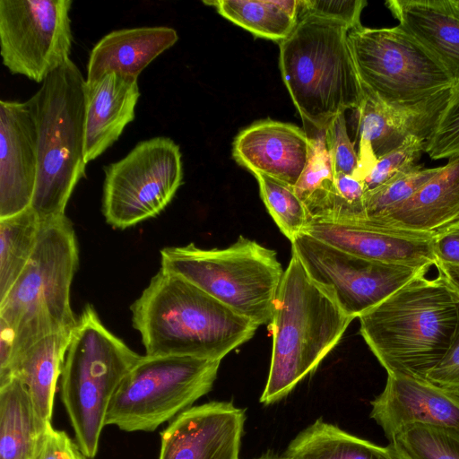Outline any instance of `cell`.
Returning a JSON list of instances; mask_svg holds the SVG:
<instances>
[{"label":"cell","mask_w":459,"mask_h":459,"mask_svg":"<svg viewBox=\"0 0 459 459\" xmlns=\"http://www.w3.org/2000/svg\"><path fill=\"white\" fill-rule=\"evenodd\" d=\"M146 355L221 360L258 325L185 279L160 269L132 304Z\"/></svg>","instance_id":"obj_1"},{"label":"cell","mask_w":459,"mask_h":459,"mask_svg":"<svg viewBox=\"0 0 459 459\" xmlns=\"http://www.w3.org/2000/svg\"><path fill=\"white\" fill-rule=\"evenodd\" d=\"M358 318L387 375L426 379L459 334V301L438 277L423 275Z\"/></svg>","instance_id":"obj_2"},{"label":"cell","mask_w":459,"mask_h":459,"mask_svg":"<svg viewBox=\"0 0 459 459\" xmlns=\"http://www.w3.org/2000/svg\"><path fill=\"white\" fill-rule=\"evenodd\" d=\"M78 262L76 237L67 217L41 221L28 264L0 300V377L31 344L74 328L70 291Z\"/></svg>","instance_id":"obj_3"},{"label":"cell","mask_w":459,"mask_h":459,"mask_svg":"<svg viewBox=\"0 0 459 459\" xmlns=\"http://www.w3.org/2000/svg\"><path fill=\"white\" fill-rule=\"evenodd\" d=\"M343 22L298 13L290 35L279 44L282 80L307 135L325 131L348 109L357 110L365 98Z\"/></svg>","instance_id":"obj_4"},{"label":"cell","mask_w":459,"mask_h":459,"mask_svg":"<svg viewBox=\"0 0 459 459\" xmlns=\"http://www.w3.org/2000/svg\"><path fill=\"white\" fill-rule=\"evenodd\" d=\"M352 320L292 254L269 323L272 359L260 402L269 405L287 396L317 368Z\"/></svg>","instance_id":"obj_5"},{"label":"cell","mask_w":459,"mask_h":459,"mask_svg":"<svg viewBox=\"0 0 459 459\" xmlns=\"http://www.w3.org/2000/svg\"><path fill=\"white\" fill-rule=\"evenodd\" d=\"M37 131L38 178L30 204L40 221L65 215L85 177V79L69 59L27 100Z\"/></svg>","instance_id":"obj_6"},{"label":"cell","mask_w":459,"mask_h":459,"mask_svg":"<svg viewBox=\"0 0 459 459\" xmlns=\"http://www.w3.org/2000/svg\"><path fill=\"white\" fill-rule=\"evenodd\" d=\"M140 358L102 324L92 306L83 308L72 331L60 384L75 442L88 459L98 453L114 394Z\"/></svg>","instance_id":"obj_7"},{"label":"cell","mask_w":459,"mask_h":459,"mask_svg":"<svg viewBox=\"0 0 459 459\" xmlns=\"http://www.w3.org/2000/svg\"><path fill=\"white\" fill-rule=\"evenodd\" d=\"M348 40L365 93L391 109L439 118L455 84L398 25H360Z\"/></svg>","instance_id":"obj_8"},{"label":"cell","mask_w":459,"mask_h":459,"mask_svg":"<svg viewBox=\"0 0 459 459\" xmlns=\"http://www.w3.org/2000/svg\"><path fill=\"white\" fill-rule=\"evenodd\" d=\"M160 268L198 287L258 326L269 325L284 271L274 250L239 236L224 248L190 243L160 250Z\"/></svg>","instance_id":"obj_9"},{"label":"cell","mask_w":459,"mask_h":459,"mask_svg":"<svg viewBox=\"0 0 459 459\" xmlns=\"http://www.w3.org/2000/svg\"><path fill=\"white\" fill-rule=\"evenodd\" d=\"M220 364L190 356H141L114 394L106 425L154 431L212 390Z\"/></svg>","instance_id":"obj_10"},{"label":"cell","mask_w":459,"mask_h":459,"mask_svg":"<svg viewBox=\"0 0 459 459\" xmlns=\"http://www.w3.org/2000/svg\"><path fill=\"white\" fill-rule=\"evenodd\" d=\"M102 212L115 229H126L160 214L183 181L179 146L159 136L138 143L121 160L104 167Z\"/></svg>","instance_id":"obj_11"},{"label":"cell","mask_w":459,"mask_h":459,"mask_svg":"<svg viewBox=\"0 0 459 459\" xmlns=\"http://www.w3.org/2000/svg\"><path fill=\"white\" fill-rule=\"evenodd\" d=\"M309 277L356 318L428 271L367 260L300 233L291 241Z\"/></svg>","instance_id":"obj_12"},{"label":"cell","mask_w":459,"mask_h":459,"mask_svg":"<svg viewBox=\"0 0 459 459\" xmlns=\"http://www.w3.org/2000/svg\"><path fill=\"white\" fill-rule=\"evenodd\" d=\"M71 0H0V51L13 74L42 82L70 59Z\"/></svg>","instance_id":"obj_13"},{"label":"cell","mask_w":459,"mask_h":459,"mask_svg":"<svg viewBox=\"0 0 459 459\" xmlns=\"http://www.w3.org/2000/svg\"><path fill=\"white\" fill-rule=\"evenodd\" d=\"M304 233L361 258L429 271L437 264L434 235L376 223L368 219L310 220Z\"/></svg>","instance_id":"obj_14"},{"label":"cell","mask_w":459,"mask_h":459,"mask_svg":"<svg viewBox=\"0 0 459 459\" xmlns=\"http://www.w3.org/2000/svg\"><path fill=\"white\" fill-rule=\"evenodd\" d=\"M246 415L231 403L191 407L160 433L158 459H239Z\"/></svg>","instance_id":"obj_15"},{"label":"cell","mask_w":459,"mask_h":459,"mask_svg":"<svg viewBox=\"0 0 459 459\" xmlns=\"http://www.w3.org/2000/svg\"><path fill=\"white\" fill-rule=\"evenodd\" d=\"M38 178V145L28 101L0 100V219L30 207Z\"/></svg>","instance_id":"obj_16"},{"label":"cell","mask_w":459,"mask_h":459,"mask_svg":"<svg viewBox=\"0 0 459 459\" xmlns=\"http://www.w3.org/2000/svg\"><path fill=\"white\" fill-rule=\"evenodd\" d=\"M370 418L389 441L412 425L459 432V394L427 379L387 375L384 390L371 402Z\"/></svg>","instance_id":"obj_17"},{"label":"cell","mask_w":459,"mask_h":459,"mask_svg":"<svg viewBox=\"0 0 459 459\" xmlns=\"http://www.w3.org/2000/svg\"><path fill=\"white\" fill-rule=\"evenodd\" d=\"M309 153L305 131L288 123L265 119L255 122L236 136L233 158L252 174L261 173L295 186Z\"/></svg>","instance_id":"obj_18"},{"label":"cell","mask_w":459,"mask_h":459,"mask_svg":"<svg viewBox=\"0 0 459 459\" xmlns=\"http://www.w3.org/2000/svg\"><path fill=\"white\" fill-rule=\"evenodd\" d=\"M137 79L110 72L93 81L85 80L86 163L117 142L125 127L134 119L140 97Z\"/></svg>","instance_id":"obj_19"},{"label":"cell","mask_w":459,"mask_h":459,"mask_svg":"<svg viewBox=\"0 0 459 459\" xmlns=\"http://www.w3.org/2000/svg\"><path fill=\"white\" fill-rule=\"evenodd\" d=\"M399 28L459 83V18L445 0H389Z\"/></svg>","instance_id":"obj_20"},{"label":"cell","mask_w":459,"mask_h":459,"mask_svg":"<svg viewBox=\"0 0 459 459\" xmlns=\"http://www.w3.org/2000/svg\"><path fill=\"white\" fill-rule=\"evenodd\" d=\"M368 220L430 235L458 222L459 156L448 160L411 197L382 216Z\"/></svg>","instance_id":"obj_21"},{"label":"cell","mask_w":459,"mask_h":459,"mask_svg":"<svg viewBox=\"0 0 459 459\" xmlns=\"http://www.w3.org/2000/svg\"><path fill=\"white\" fill-rule=\"evenodd\" d=\"M355 111L359 161L355 177L360 180L378 159L400 147L410 136L416 135L427 142L438 120L391 109L367 93Z\"/></svg>","instance_id":"obj_22"},{"label":"cell","mask_w":459,"mask_h":459,"mask_svg":"<svg viewBox=\"0 0 459 459\" xmlns=\"http://www.w3.org/2000/svg\"><path fill=\"white\" fill-rule=\"evenodd\" d=\"M178 39L170 27H137L113 30L92 48L86 81L110 72L138 78L142 71Z\"/></svg>","instance_id":"obj_23"},{"label":"cell","mask_w":459,"mask_h":459,"mask_svg":"<svg viewBox=\"0 0 459 459\" xmlns=\"http://www.w3.org/2000/svg\"><path fill=\"white\" fill-rule=\"evenodd\" d=\"M72 331L53 333L31 344L13 359L7 373L0 377V384L14 377L25 385L43 433L52 426L56 384Z\"/></svg>","instance_id":"obj_24"},{"label":"cell","mask_w":459,"mask_h":459,"mask_svg":"<svg viewBox=\"0 0 459 459\" xmlns=\"http://www.w3.org/2000/svg\"><path fill=\"white\" fill-rule=\"evenodd\" d=\"M42 434L25 385L14 377L0 384V459H34Z\"/></svg>","instance_id":"obj_25"},{"label":"cell","mask_w":459,"mask_h":459,"mask_svg":"<svg viewBox=\"0 0 459 459\" xmlns=\"http://www.w3.org/2000/svg\"><path fill=\"white\" fill-rule=\"evenodd\" d=\"M386 446L353 436L335 425L316 420L288 446V459H385Z\"/></svg>","instance_id":"obj_26"},{"label":"cell","mask_w":459,"mask_h":459,"mask_svg":"<svg viewBox=\"0 0 459 459\" xmlns=\"http://www.w3.org/2000/svg\"><path fill=\"white\" fill-rule=\"evenodd\" d=\"M204 4L259 38L281 42L298 22L299 0H212Z\"/></svg>","instance_id":"obj_27"},{"label":"cell","mask_w":459,"mask_h":459,"mask_svg":"<svg viewBox=\"0 0 459 459\" xmlns=\"http://www.w3.org/2000/svg\"><path fill=\"white\" fill-rule=\"evenodd\" d=\"M41 221L31 207L0 219V300L28 264L38 242Z\"/></svg>","instance_id":"obj_28"},{"label":"cell","mask_w":459,"mask_h":459,"mask_svg":"<svg viewBox=\"0 0 459 459\" xmlns=\"http://www.w3.org/2000/svg\"><path fill=\"white\" fill-rule=\"evenodd\" d=\"M309 153L306 167L294 186L310 220H325L333 212L336 186L325 143V130L307 135Z\"/></svg>","instance_id":"obj_29"},{"label":"cell","mask_w":459,"mask_h":459,"mask_svg":"<svg viewBox=\"0 0 459 459\" xmlns=\"http://www.w3.org/2000/svg\"><path fill=\"white\" fill-rule=\"evenodd\" d=\"M260 196L274 222L291 242L303 232L309 221L307 211L295 193L294 186L261 173L253 174Z\"/></svg>","instance_id":"obj_30"},{"label":"cell","mask_w":459,"mask_h":459,"mask_svg":"<svg viewBox=\"0 0 459 459\" xmlns=\"http://www.w3.org/2000/svg\"><path fill=\"white\" fill-rule=\"evenodd\" d=\"M389 445L407 459H459V432L429 425H412Z\"/></svg>","instance_id":"obj_31"},{"label":"cell","mask_w":459,"mask_h":459,"mask_svg":"<svg viewBox=\"0 0 459 459\" xmlns=\"http://www.w3.org/2000/svg\"><path fill=\"white\" fill-rule=\"evenodd\" d=\"M441 167L425 168L416 165L377 189L366 194L367 219H376L411 197L424 184L432 178Z\"/></svg>","instance_id":"obj_32"},{"label":"cell","mask_w":459,"mask_h":459,"mask_svg":"<svg viewBox=\"0 0 459 459\" xmlns=\"http://www.w3.org/2000/svg\"><path fill=\"white\" fill-rule=\"evenodd\" d=\"M425 146L426 140L411 135L400 147L378 159L362 179L366 194L416 166Z\"/></svg>","instance_id":"obj_33"},{"label":"cell","mask_w":459,"mask_h":459,"mask_svg":"<svg viewBox=\"0 0 459 459\" xmlns=\"http://www.w3.org/2000/svg\"><path fill=\"white\" fill-rule=\"evenodd\" d=\"M425 152L434 160L459 156V83L451 90L445 108L426 142Z\"/></svg>","instance_id":"obj_34"},{"label":"cell","mask_w":459,"mask_h":459,"mask_svg":"<svg viewBox=\"0 0 459 459\" xmlns=\"http://www.w3.org/2000/svg\"><path fill=\"white\" fill-rule=\"evenodd\" d=\"M345 113L334 117L325 128V143L333 175L356 176L359 167L358 152L351 141Z\"/></svg>","instance_id":"obj_35"},{"label":"cell","mask_w":459,"mask_h":459,"mask_svg":"<svg viewBox=\"0 0 459 459\" xmlns=\"http://www.w3.org/2000/svg\"><path fill=\"white\" fill-rule=\"evenodd\" d=\"M336 197L328 221L357 220L366 217V190L362 180L354 176H334Z\"/></svg>","instance_id":"obj_36"},{"label":"cell","mask_w":459,"mask_h":459,"mask_svg":"<svg viewBox=\"0 0 459 459\" xmlns=\"http://www.w3.org/2000/svg\"><path fill=\"white\" fill-rule=\"evenodd\" d=\"M367 4L365 0H299V13L336 20L353 29L361 25L360 14Z\"/></svg>","instance_id":"obj_37"},{"label":"cell","mask_w":459,"mask_h":459,"mask_svg":"<svg viewBox=\"0 0 459 459\" xmlns=\"http://www.w3.org/2000/svg\"><path fill=\"white\" fill-rule=\"evenodd\" d=\"M34 459H88L66 432L48 427L38 443Z\"/></svg>","instance_id":"obj_38"},{"label":"cell","mask_w":459,"mask_h":459,"mask_svg":"<svg viewBox=\"0 0 459 459\" xmlns=\"http://www.w3.org/2000/svg\"><path fill=\"white\" fill-rule=\"evenodd\" d=\"M426 379L442 389L459 394V334Z\"/></svg>","instance_id":"obj_39"},{"label":"cell","mask_w":459,"mask_h":459,"mask_svg":"<svg viewBox=\"0 0 459 459\" xmlns=\"http://www.w3.org/2000/svg\"><path fill=\"white\" fill-rule=\"evenodd\" d=\"M437 262L459 266V224H453L434 235Z\"/></svg>","instance_id":"obj_40"},{"label":"cell","mask_w":459,"mask_h":459,"mask_svg":"<svg viewBox=\"0 0 459 459\" xmlns=\"http://www.w3.org/2000/svg\"><path fill=\"white\" fill-rule=\"evenodd\" d=\"M437 277L445 283L459 301V266L437 262Z\"/></svg>","instance_id":"obj_41"},{"label":"cell","mask_w":459,"mask_h":459,"mask_svg":"<svg viewBox=\"0 0 459 459\" xmlns=\"http://www.w3.org/2000/svg\"><path fill=\"white\" fill-rule=\"evenodd\" d=\"M385 459H407L405 456L397 452L393 446L388 445L386 446V452Z\"/></svg>","instance_id":"obj_42"},{"label":"cell","mask_w":459,"mask_h":459,"mask_svg":"<svg viewBox=\"0 0 459 459\" xmlns=\"http://www.w3.org/2000/svg\"><path fill=\"white\" fill-rule=\"evenodd\" d=\"M445 4L450 12L459 18V0H445Z\"/></svg>","instance_id":"obj_43"},{"label":"cell","mask_w":459,"mask_h":459,"mask_svg":"<svg viewBox=\"0 0 459 459\" xmlns=\"http://www.w3.org/2000/svg\"><path fill=\"white\" fill-rule=\"evenodd\" d=\"M258 459H288V458H286L284 456H282V457H274V456H269L268 455V456H263V457L258 458Z\"/></svg>","instance_id":"obj_44"},{"label":"cell","mask_w":459,"mask_h":459,"mask_svg":"<svg viewBox=\"0 0 459 459\" xmlns=\"http://www.w3.org/2000/svg\"><path fill=\"white\" fill-rule=\"evenodd\" d=\"M455 224H459V221H458V222H456Z\"/></svg>","instance_id":"obj_45"}]
</instances>
